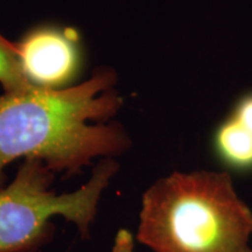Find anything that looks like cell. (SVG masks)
Segmentation results:
<instances>
[{
  "label": "cell",
  "mask_w": 252,
  "mask_h": 252,
  "mask_svg": "<svg viewBox=\"0 0 252 252\" xmlns=\"http://www.w3.org/2000/svg\"><path fill=\"white\" fill-rule=\"evenodd\" d=\"M115 75L100 70L67 89L4 91L0 96V189L5 168L19 158L40 160L52 172L78 174L97 157L111 158L127 150L118 124H90L115 116L121 97L111 89Z\"/></svg>",
  "instance_id": "cell-1"
},
{
  "label": "cell",
  "mask_w": 252,
  "mask_h": 252,
  "mask_svg": "<svg viewBox=\"0 0 252 252\" xmlns=\"http://www.w3.org/2000/svg\"><path fill=\"white\" fill-rule=\"evenodd\" d=\"M111 252H134V239L128 230L121 229L117 232Z\"/></svg>",
  "instance_id": "cell-8"
},
{
  "label": "cell",
  "mask_w": 252,
  "mask_h": 252,
  "mask_svg": "<svg viewBox=\"0 0 252 252\" xmlns=\"http://www.w3.org/2000/svg\"><path fill=\"white\" fill-rule=\"evenodd\" d=\"M18 45L19 60L31 84L58 89L70 82L80 65L74 37L58 28L31 32Z\"/></svg>",
  "instance_id": "cell-4"
},
{
  "label": "cell",
  "mask_w": 252,
  "mask_h": 252,
  "mask_svg": "<svg viewBox=\"0 0 252 252\" xmlns=\"http://www.w3.org/2000/svg\"><path fill=\"white\" fill-rule=\"evenodd\" d=\"M250 252H252V248H251V250H250Z\"/></svg>",
  "instance_id": "cell-9"
},
{
  "label": "cell",
  "mask_w": 252,
  "mask_h": 252,
  "mask_svg": "<svg viewBox=\"0 0 252 252\" xmlns=\"http://www.w3.org/2000/svg\"><path fill=\"white\" fill-rule=\"evenodd\" d=\"M0 84L4 91L26 89L33 86L25 76L19 60L18 45L0 34Z\"/></svg>",
  "instance_id": "cell-6"
},
{
  "label": "cell",
  "mask_w": 252,
  "mask_h": 252,
  "mask_svg": "<svg viewBox=\"0 0 252 252\" xmlns=\"http://www.w3.org/2000/svg\"><path fill=\"white\" fill-rule=\"evenodd\" d=\"M213 152L230 174L252 173V132L228 115L214 131Z\"/></svg>",
  "instance_id": "cell-5"
},
{
  "label": "cell",
  "mask_w": 252,
  "mask_h": 252,
  "mask_svg": "<svg viewBox=\"0 0 252 252\" xmlns=\"http://www.w3.org/2000/svg\"><path fill=\"white\" fill-rule=\"evenodd\" d=\"M118 169L105 158L81 188L58 194L50 189L54 172L40 160H25L11 184L0 189V252H39L53 238L52 220L58 216L88 237L100 196Z\"/></svg>",
  "instance_id": "cell-3"
},
{
  "label": "cell",
  "mask_w": 252,
  "mask_h": 252,
  "mask_svg": "<svg viewBox=\"0 0 252 252\" xmlns=\"http://www.w3.org/2000/svg\"><path fill=\"white\" fill-rule=\"evenodd\" d=\"M229 115L247 130L252 132V91L241 94L236 99Z\"/></svg>",
  "instance_id": "cell-7"
},
{
  "label": "cell",
  "mask_w": 252,
  "mask_h": 252,
  "mask_svg": "<svg viewBox=\"0 0 252 252\" xmlns=\"http://www.w3.org/2000/svg\"><path fill=\"white\" fill-rule=\"evenodd\" d=\"M252 209L226 171L174 172L145 191L137 238L153 252H250Z\"/></svg>",
  "instance_id": "cell-2"
}]
</instances>
